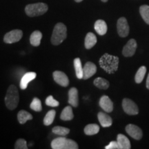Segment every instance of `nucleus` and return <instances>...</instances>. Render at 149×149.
Listing matches in <instances>:
<instances>
[{"mask_svg": "<svg viewBox=\"0 0 149 149\" xmlns=\"http://www.w3.org/2000/svg\"><path fill=\"white\" fill-rule=\"evenodd\" d=\"M97 66L94 63L88 62L86 63L83 68V79H88L96 73Z\"/></svg>", "mask_w": 149, "mask_h": 149, "instance_id": "12", "label": "nucleus"}, {"mask_svg": "<svg viewBox=\"0 0 149 149\" xmlns=\"http://www.w3.org/2000/svg\"><path fill=\"white\" fill-rule=\"evenodd\" d=\"M139 13L147 24H149V6L143 5L139 8Z\"/></svg>", "mask_w": 149, "mask_h": 149, "instance_id": "28", "label": "nucleus"}, {"mask_svg": "<svg viewBox=\"0 0 149 149\" xmlns=\"http://www.w3.org/2000/svg\"><path fill=\"white\" fill-rule=\"evenodd\" d=\"M68 103L74 108L77 107L79 105L78 91L74 87H72L68 91Z\"/></svg>", "mask_w": 149, "mask_h": 149, "instance_id": "15", "label": "nucleus"}, {"mask_svg": "<svg viewBox=\"0 0 149 149\" xmlns=\"http://www.w3.org/2000/svg\"><path fill=\"white\" fill-rule=\"evenodd\" d=\"M36 76L37 74L34 72H26V74H24L23 77H22L21 81H20L19 83V86L21 89H22V90L26 89L28 87V84H29V82H31V81L35 79Z\"/></svg>", "mask_w": 149, "mask_h": 149, "instance_id": "14", "label": "nucleus"}, {"mask_svg": "<svg viewBox=\"0 0 149 149\" xmlns=\"http://www.w3.org/2000/svg\"><path fill=\"white\" fill-rule=\"evenodd\" d=\"M48 6L44 3H32L26 6L25 12L28 16L33 17L45 14L48 11Z\"/></svg>", "mask_w": 149, "mask_h": 149, "instance_id": "5", "label": "nucleus"}, {"mask_svg": "<svg viewBox=\"0 0 149 149\" xmlns=\"http://www.w3.org/2000/svg\"><path fill=\"white\" fill-rule=\"evenodd\" d=\"M74 66L75 69L76 76L79 79L83 78V68L81 66V59L79 58H75L74 59Z\"/></svg>", "mask_w": 149, "mask_h": 149, "instance_id": "25", "label": "nucleus"}, {"mask_svg": "<svg viewBox=\"0 0 149 149\" xmlns=\"http://www.w3.org/2000/svg\"><path fill=\"white\" fill-rule=\"evenodd\" d=\"M93 84L96 87H97L100 89H103V90H106V89L109 88L110 84L109 81L106 79L102 77H97L93 81Z\"/></svg>", "mask_w": 149, "mask_h": 149, "instance_id": "24", "label": "nucleus"}, {"mask_svg": "<svg viewBox=\"0 0 149 149\" xmlns=\"http://www.w3.org/2000/svg\"><path fill=\"white\" fill-rule=\"evenodd\" d=\"M46 104L48 107H59V102L55 100L52 95L48 96L46 100Z\"/></svg>", "mask_w": 149, "mask_h": 149, "instance_id": "31", "label": "nucleus"}, {"mask_svg": "<svg viewBox=\"0 0 149 149\" xmlns=\"http://www.w3.org/2000/svg\"><path fill=\"white\" fill-rule=\"evenodd\" d=\"M100 107L107 113H111L113 110V103L107 95H103L100 98L99 102Z\"/></svg>", "mask_w": 149, "mask_h": 149, "instance_id": "13", "label": "nucleus"}, {"mask_svg": "<svg viewBox=\"0 0 149 149\" xmlns=\"http://www.w3.org/2000/svg\"><path fill=\"white\" fill-rule=\"evenodd\" d=\"M17 120L19 124H24L27 121L32 120L33 116L31 113L29 112L24 111V110H22L18 113L17 114Z\"/></svg>", "mask_w": 149, "mask_h": 149, "instance_id": "21", "label": "nucleus"}, {"mask_svg": "<svg viewBox=\"0 0 149 149\" xmlns=\"http://www.w3.org/2000/svg\"><path fill=\"white\" fill-rule=\"evenodd\" d=\"M74 1H75L76 2H78V3H79V2H81V1H82L83 0H74Z\"/></svg>", "mask_w": 149, "mask_h": 149, "instance_id": "35", "label": "nucleus"}, {"mask_svg": "<svg viewBox=\"0 0 149 149\" xmlns=\"http://www.w3.org/2000/svg\"><path fill=\"white\" fill-rule=\"evenodd\" d=\"M52 131L54 134H56L57 135L60 136H66L68 133H70V129L68 128L62 127V126H55Z\"/></svg>", "mask_w": 149, "mask_h": 149, "instance_id": "29", "label": "nucleus"}, {"mask_svg": "<svg viewBox=\"0 0 149 149\" xmlns=\"http://www.w3.org/2000/svg\"><path fill=\"white\" fill-rule=\"evenodd\" d=\"M126 131L130 137L136 140H139L142 138V130L139 126L131 124H128L126 127Z\"/></svg>", "mask_w": 149, "mask_h": 149, "instance_id": "9", "label": "nucleus"}, {"mask_svg": "<svg viewBox=\"0 0 149 149\" xmlns=\"http://www.w3.org/2000/svg\"><path fill=\"white\" fill-rule=\"evenodd\" d=\"M106 149H120L118 143L117 141H112L109 145L105 147Z\"/></svg>", "mask_w": 149, "mask_h": 149, "instance_id": "33", "label": "nucleus"}, {"mask_svg": "<svg viewBox=\"0 0 149 149\" xmlns=\"http://www.w3.org/2000/svg\"><path fill=\"white\" fill-rule=\"evenodd\" d=\"M67 37L66 26L63 23H57L53 29L51 37V43L55 46L59 45Z\"/></svg>", "mask_w": 149, "mask_h": 149, "instance_id": "3", "label": "nucleus"}, {"mask_svg": "<svg viewBox=\"0 0 149 149\" xmlns=\"http://www.w3.org/2000/svg\"><path fill=\"white\" fill-rule=\"evenodd\" d=\"M15 149H27L26 141L24 139H18L16 141L15 144Z\"/></svg>", "mask_w": 149, "mask_h": 149, "instance_id": "32", "label": "nucleus"}, {"mask_svg": "<svg viewBox=\"0 0 149 149\" xmlns=\"http://www.w3.org/2000/svg\"><path fill=\"white\" fill-rule=\"evenodd\" d=\"M97 43V37L95 34L93 33H87L86 36L85 37L84 45L86 49H91Z\"/></svg>", "mask_w": 149, "mask_h": 149, "instance_id": "19", "label": "nucleus"}, {"mask_svg": "<svg viewBox=\"0 0 149 149\" xmlns=\"http://www.w3.org/2000/svg\"><path fill=\"white\" fill-rule=\"evenodd\" d=\"M42 38V33L39 31H35L30 37V42L33 46H39L40 45Z\"/></svg>", "mask_w": 149, "mask_h": 149, "instance_id": "20", "label": "nucleus"}, {"mask_svg": "<svg viewBox=\"0 0 149 149\" xmlns=\"http://www.w3.org/2000/svg\"><path fill=\"white\" fill-rule=\"evenodd\" d=\"M97 117L100 124H101L102 126H103L104 128L109 127V126H111L112 125V124H113L112 118L109 115L106 114V113H102V112H100L97 115Z\"/></svg>", "mask_w": 149, "mask_h": 149, "instance_id": "16", "label": "nucleus"}, {"mask_svg": "<svg viewBox=\"0 0 149 149\" xmlns=\"http://www.w3.org/2000/svg\"><path fill=\"white\" fill-rule=\"evenodd\" d=\"M146 73V68L145 66H141L139 68L137 72H136L135 80V82L137 84H140L143 81L145 77V74Z\"/></svg>", "mask_w": 149, "mask_h": 149, "instance_id": "27", "label": "nucleus"}, {"mask_svg": "<svg viewBox=\"0 0 149 149\" xmlns=\"http://www.w3.org/2000/svg\"><path fill=\"white\" fill-rule=\"evenodd\" d=\"M100 131V126L96 124H88L84 128V133L86 135H94Z\"/></svg>", "mask_w": 149, "mask_h": 149, "instance_id": "23", "label": "nucleus"}, {"mask_svg": "<svg viewBox=\"0 0 149 149\" xmlns=\"http://www.w3.org/2000/svg\"><path fill=\"white\" fill-rule=\"evenodd\" d=\"M31 109L33 110V111L36 112H40L42 110V102H41L40 99L35 97L33 100L32 102H31V106H30Z\"/></svg>", "mask_w": 149, "mask_h": 149, "instance_id": "30", "label": "nucleus"}, {"mask_svg": "<svg viewBox=\"0 0 149 149\" xmlns=\"http://www.w3.org/2000/svg\"><path fill=\"white\" fill-rule=\"evenodd\" d=\"M23 36V32L21 30H13L7 33L3 37V42L6 44H13L19 41Z\"/></svg>", "mask_w": 149, "mask_h": 149, "instance_id": "7", "label": "nucleus"}, {"mask_svg": "<svg viewBox=\"0 0 149 149\" xmlns=\"http://www.w3.org/2000/svg\"><path fill=\"white\" fill-rule=\"evenodd\" d=\"M119 57L113 56L109 53H105L102 56L99 61V64L102 69L107 73L113 74L118 69Z\"/></svg>", "mask_w": 149, "mask_h": 149, "instance_id": "1", "label": "nucleus"}, {"mask_svg": "<svg viewBox=\"0 0 149 149\" xmlns=\"http://www.w3.org/2000/svg\"><path fill=\"white\" fill-rule=\"evenodd\" d=\"M53 76L55 82L61 86L66 87L69 84V79H68V76L64 72L56 70V71L53 72Z\"/></svg>", "mask_w": 149, "mask_h": 149, "instance_id": "11", "label": "nucleus"}, {"mask_svg": "<svg viewBox=\"0 0 149 149\" xmlns=\"http://www.w3.org/2000/svg\"><path fill=\"white\" fill-rule=\"evenodd\" d=\"M51 148L53 149H77L79 146L74 141L67 139L64 136H61L52 141Z\"/></svg>", "mask_w": 149, "mask_h": 149, "instance_id": "4", "label": "nucleus"}, {"mask_svg": "<svg viewBox=\"0 0 149 149\" xmlns=\"http://www.w3.org/2000/svg\"><path fill=\"white\" fill-rule=\"evenodd\" d=\"M56 115V112L55 110H51L46 113V116L44 117V124L45 126H50L53 124L55 117Z\"/></svg>", "mask_w": 149, "mask_h": 149, "instance_id": "26", "label": "nucleus"}, {"mask_svg": "<svg viewBox=\"0 0 149 149\" xmlns=\"http://www.w3.org/2000/svg\"><path fill=\"white\" fill-rule=\"evenodd\" d=\"M102 1H103V2H107V1H108V0H101Z\"/></svg>", "mask_w": 149, "mask_h": 149, "instance_id": "36", "label": "nucleus"}, {"mask_svg": "<svg viewBox=\"0 0 149 149\" xmlns=\"http://www.w3.org/2000/svg\"><path fill=\"white\" fill-rule=\"evenodd\" d=\"M117 141L120 146V149H130L131 148L129 139L127 137L122 134H119L117 135Z\"/></svg>", "mask_w": 149, "mask_h": 149, "instance_id": "18", "label": "nucleus"}, {"mask_svg": "<svg viewBox=\"0 0 149 149\" xmlns=\"http://www.w3.org/2000/svg\"><path fill=\"white\" fill-rule=\"evenodd\" d=\"M137 44L136 41L134 39H131L127 42V44L124 46L122 50V54L124 57H132L135 54L137 49Z\"/></svg>", "mask_w": 149, "mask_h": 149, "instance_id": "10", "label": "nucleus"}, {"mask_svg": "<svg viewBox=\"0 0 149 149\" xmlns=\"http://www.w3.org/2000/svg\"><path fill=\"white\" fill-rule=\"evenodd\" d=\"M146 88L149 89V73H148V77H147V80H146Z\"/></svg>", "mask_w": 149, "mask_h": 149, "instance_id": "34", "label": "nucleus"}, {"mask_svg": "<svg viewBox=\"0 0 149 149\" xmlns=\"http://www.w3.org/2000/svg\"><path fill=\"white\" fill-rule=\"evenodd\" d=\"M117 29L118 35L122 37H126L129 33V26L125 17H120L117 20Z\"/></svg>", "mask_w": 149, "mask_h": 149, "instance_id": "8", "label": "nucleus"}, {"mask_svg": "<svg viewBox=\"0 0 149 149\" xmlns=\"http://www.w3.org/2000/svg\"><path fill=\"white\" fill-rule=\"evenodd\" d=\"M94 28L96 32L97 33V34L100 35H105L106 33H107L108 30L107 23H106L104 20L102 19H99L97 21L95 22L94 25Z\"/></svg>", "mask_w": 149, "mask_h": 149, "instance_id": "17", "label": "nucleus"}, {"mask_svg": "<svg viewBox=\"0 0 149 149\" xmlns=\"http://www.w3.org/2000/svg\"><path fill=\"white\" fill-rule=\"evenodd\" d=\"M74 117L73 112L72 109L70 107H65L62 112H61L60 115V119L64 121H70L72 120Z\"/></svg>", "mask_w": 149, "mask_h": 149, "instance_id": "22", "label": "nucleus"}, {"mask_svg": "<svg viewBox=\"0 0 149 149\" xmlns=\"http://www.w3.org/2000/svg\"><path fill=\"white\" fill-rule=\"evenodd\" d=\"M19 102L18 89L15 85L9 86L5 97V104L9 110H14L17 107Z\"/></svg>", "mask_w": 149, "mask_h": 149, "instance_id": "2", "label": "nucleus"}, {"mask_svg": "<svg viewBox=\"0 0 149 149\" xmlns=\"http://www.w3.org/2000/svg\"><path fill=\"white\" fill-rule=\"evenodd\" d=\"M122 108L126 114L129 115H135L139 113L137 106L133 101L128 98H124L122 101Z\"/></svg>", "mask_w": 149, "mask_h": 149, "instance_id": "6", "label": "nucleus"}]
</instances>
